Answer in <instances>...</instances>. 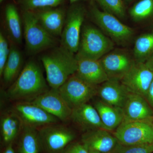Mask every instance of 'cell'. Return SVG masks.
Returning <instances> with one entry per match:
<instances>
[{"label": "cell", "instance_id": "1", "mask_svg": "<svg viewBox=\"0 0 153 153\" xmlns=\"http://www.w3.org/2000/svg\"><path fill=\"white\" fill-rule=\"evenodd\" d=\"M48 90L40 66L31 60L26 63L7 94L12 100L30 102Z\"/></svg>", "mask_w": 153, "mask_h": 153}, {"label": "cell", "instance_id": "2", "mask_svg": "<svg viewBox=\"0 0 153 153\" xmlns=\"http://www.w3.org/2000/svg\"><path fill=\"white\" fill-rule=\"evenodd\" d=\"M41 59L52 88L58 89L77 71L76 55L61 46L44 53Z\"/></svg>", "mask_w": 153, "mask_h": 153}, {"label": "cell", "instance_id": "3", "mask_svg": "<svg viewBox=\"0 0 153 153\" xmlns=\"http://www.w3.org/2000/svg\"><path fill=\"white\" fill-rule=\"evenodd\" d=\"M88 13L93 22L114 43L126 46L133 40V29L124 24L114 15L100 10L93 1L90 2Z\"/></svg>", "mask_w": 153, "mask_h": 153}, {"label": "cell", "instance_id": "4", "mask_svg": "<svg viewBox=\"0 0 153 153\" xmlns=\"http://www.w3.org/2000/svg\"><path fill=\"white\" fill-rule=\"evenodd\" d=\"M114 43L99 29L92 25L82 26L77 58L99 60L114 49Z\"/></svg>", "mask_w": 153, "mask_h": 153}, {"label": "cell", "instance_id": "5", "mask_svg": "<svg viewBox=\"0 0 153 153\" xmlns=\"http://www.w3.org/2000/svg\"><path fill=\"white\" fill-rule=\"evenodd\" d=\"M22 22L25 47L28 55H36L55 47V37L43 27L34 12L23 11Z\"/></svg>", "mask_w": 153, "mask_h": 153}, {"label": "cell", "instance_id": "6", "mask_svg": "<svg viewBox=\"0 0 153 153\" xmlns=\"http://www.w3.org/2000/svg\"><path fill=\"white\" fill-rule=\"evenodd\" d=\"M87 13V9L80 1L71 4L67 10L60 36V46L74 54L78 51L83 23Z\"/></svg>", "mask_w": 153, "mask_h": 153}, {"label": "cell", "instance_id": "7", "mask_svg": "<svg viewBox=\"0 0 153 153\" xmlns=\"http://www.w3.org/2000/svg\"><path fill=\"white\" fill-rule=\"evenodd\" d=\"M98 85L86 82L75 73L58 88L60 95L71 108L88 102L97 95Z\"/></svg>", "mask_w": 153, "mask_h": 153}, {"label": "cell", "instance_id": "8", "mask_svg": "<svg viewBox=\"0 0 153 153\" xmlns=\"http://www.w3.org/2000/svg\"><path fill=\"white\" fill-rule=\"evenodd\" d=\"M113 134L122 144H151L153 142V126L149 122L124 120Z\"/></svg>", "mask_w": 153, "mask_h": 153}, {"label": "cell", "instance_id": "9", "mask_svg": "<svg viewBox=\"0 0 153 153\" xmlns=\"http://www.w3.org/2000/svg\"><path fill=\"white\" fill-rule=\"evenodd\" d=\"M38 131L41 147L47 153L60 152L75 137L72 130L57 123L41 127Z\"/></svg>", "mask_w": 153, "mask_h": 153}, {"label": "cell", "instance_id": "10", "mask_svg": "<svg viewBox=\"0 0 153 153\" xmlns=\"http://www.w3.org/2000/svg\"><path fill=\"white\" fill-rule=\"evenodd\" d=\"M100 60L108 79L120 81L136 61L133 55L123 49H113Z\"/></svg>", "mask_w": 153, "mask_h": 153}, {"label": "cell", "instance_id": "11", "mask_svg": "<svg viewBox=\"0 0 153 153\" xmlns=\"http://www.w3.org/2000/svg\"><path fill=\"white\" fill-rule=\"evenodd\" d=\"M14 111L20 117L23 126L37 128L56 124L58 118L30 102H18L14 105Z\"/></svg>", "mask_w": 153, "mask_h": 153}, {"label": "cell", "instance_id": "12", "mask_svg": "<svg viewBox=\"0 0 153 153\" xmlns=\"http://www.w3.org/2000/svg\"><path fill=\"white\" fill-rule=\"evenodd\" d=\"M153 80L152 71L145 63L135 61L120 81L130 92L145 98Z\"/></svg>", "mask_w": 153, "mask_h": 153}, {"label": "cell", "instance_id": "13", "mask_svg": "<svg viewBox=\"0 0 153 153\" xmlns=\"http://www.w3.org/2000/svg\"><path fill=\"white\" fill-rule=\"evenodd\" d=\"M30 102L41 107L60 120L66 121L70 119L72 108L60 95L58 89L48 90Z\"/></svg>", "mask_w": 153, "mask_h": 153}, {"label": "cell", "instance_id": "14", "mask_svg": "<svg viewBox=\"0 0 153 153\" xmlns=\"http://www.w3.org/2000/svg\"><path fill=\"white\" fill-rule=\"evenodd\" d=\"M82 142L89 151L112 153L120 143L111 132L103 129L88 131L82 137Z\"/></svg>", "mask_w": 153, "mask_h": 153}, {"label": "cell", "instance_id": "15", "mask_svg": "<svg viewBox=\"0 0 153 153\" xmlns=\"http://www.w3.org/2000/svg\"><path fill=\"white\" fill-rule=\"evenodd\" d=\"M122 109L124 120L152 122L153 109L142 96L130 92Z\"/></svg>", "mask_w": 153, "mask_h": 153}, {"label": "cell", "instance_id": "16", "mask_svg": "<svg viewBox=\"0 0 153 153\" xmlns=\"http://www.w3.org/2000/svg\"><path fill=\"white\" fill-rule=\"evenodd\" d=\"M67 10L58 7L35 12L36 16L41 26L53 37L61 36L66 20Z\"/></svg>", "mask_w": 153, "mask_h": 153}, {"label": "cell", "instance_id": "17", "mask_svg": "<svg viewBox=\"0 0 153 153\" xmlns=\"http://www.w3.org/2000/svg\"><path fill=\"white\" fill-rule=\"evenodd\" d=\"M70 119L86 131L97 129L108 130L95 108L88 102L72 108Z\"/></svg>", "mask_w": 153, "mask_h": 153}, {"label": "cell", "instance_id": "18", "mask_svg": "<svg viewBox=\"0 0 153 153\" xmlns=\"http://www.w3.org/2000/svg\"><path fill=\"white\" fill-rule=\"evenodd\" d=\"M129 93L120 80L108 79L98 86L97 95L102 101L122 108Z\"/></svg>", "mask_w": 153, "mask_h": 153}, {"label": "cell", "instance_id": "19", "mask_svg": "<svg viewBox=\"0 0 153 153\" xmlns=\"http://www.w3.org/2000/svg\"><path fill=\"white\" fill-rule=\"evenodd\" d=\"M76 74L86 82L95 85H100L108 80L100 60L88 58H77Z\"/></svg>", "mask_w": 153, "mask_h": 153}, {"label": "cell", "instance_id": "20", "mask_svg": "<svg viewBox=\"0 0 153 153\" xmlns=\"http://www.w3.org/2000/svg\"><path fill=\"white\" fill-rule=\"evenodd\" d=\"M5 24L9 39L13 44L21 45L24 35L22 19L16 7L12 4H7L4 11Z\"/></svg>", "mask_w": 153, "mask_h": 153}, {"label": "cell", "instance_id": "21", "mask_svg": "<svg viewBox=\"0 0 153 153\" xmlns=\"http://www.w3.org/2000/svg\"><path fill=\"white\" fill-rule=\"evenodd\" d=\"M94 106L98 112L102 123L109 131L115 130L123 121L122 108L108 104L101 100L96 101Z\"/></svg>", "mask_w": 153, "mask_h": 153}, {"label": "cell", "instance_id": "22", "mask_svg": "<svg viewBox=\"0 0 153 153\" xmlns=\"http://www.w3.org/2000/svg\"><path fill=\"white\" fill-rule=\"evenodd\" d=\"M23 126L22 120L15 111L4 114L1 120V135L3 142L7 146L12 143Z\"/></svg>", "mask_w": 153, "mask_h": 153}, {"label": "cell", "instance_id": "23", "mask_svg": "<svg viewBox=\"0 0 153 153\" xmlns=\"http://www.w3.org/2000/svg\"><path fill=\"white\" fill-rule=\"evenodd\" d=\"M10 43V52L2 74L5 84H9L15 80L21 71L23 63V55L16 44Z\"/></svg>", "mask_w": 153, "mask_h": 153}, {"label": "cell", "instance_id": "24", "mask_svg": "<svg viewBox=\"0 0 153 153\" xmlns=\"http://www.w3.org/2000/svg\"><path fill=\"white\" fill-rule=\"evenodd\" d=\"M41 146L36 128L24 126L18 146L19 153H39Z\"/></svg>", "mask_w": 153, "mask_h": 153}, {"label": "cell", "instance_id": "25", "mask_svg": "<svg viewBox=\"0 0 153 153\" xmlns=\"http://www.w3.org/2000/svg\"><path fill=\"white\" fill-rule=\"evenodd\" d=\"M153 54V32L144 33L136 39L133 55L137 62L145 63Z\"/></svg>", "mask_w": 153, "mask_h": 153}, {"label": "cell", "instance_id": "26", "mask_svg": "<svg viewBox=\"0 0 153 153\" xmlns=\"http://www.w3.org/2000/svg\"><path fill=\"white\" fill-rule=\"evenodd\" d=\"M130 16L137 23H146L153 20V0H139L131 7Z\"/></svg>", "mask_w": 153, "mask_h": 153}, {"label": "cell", "instance_id": "27", "mask_svg": "<svg viewBox=\"0 0 153 153\" xmlns=\"http://www.w3.org/2000/svg\"><path fill=\"white\" fill-rule=\"evenodd\" d=\"M22 10L35 12L40 10L57 7L62 5L65 0H19Z\"/></svg>", "mask_w": 153, "mask_h": 153}, {"label": "cell", "instance_id": "28", "mask_svg": "<svg viewBox=\"0 0 153 153\" xmlns=\"http://www.w3.org/2000/svg\"><path fill=\"white\" fill-rule=\"evenodd\" d=\"M102 10L114 15L120 19H124L126 11L124 0H95Z\"/></svg>", "mask_w": 153, "mask_h": 153}, {"label": "cell", "instance_id": "29", "mask_svg": "<svg viewBox=\"0 0 153 153\" xmlns=\"http://www.w3.org/2000/svg\"><path fill=\"white\" fill-rule=\"evenodd\" d=\"M10 40L2 31L0 32V75L2 76L10 52Z\"/></svg>", "mask_w": 153, "mask_h": 153}, {"label": "cell", "instance_id": "30", "mask_svg": "<svg viewBox=\"0 0 153 153\" xmlns=\"http://www.w3.org/2000/svg\"><path fill=\"white\" fill-rule=\"evenodd\" d=\"M151 144L125 145L120 143L112 153H153Z\"/></svg>", "mask_w": 153, "mask_h": 153}, {"label": "cell", "instance_id": "31", "mask_svg": "<svg viewBox=\"0 0 153 153\" xmlns=\"http://www.w3.org/2000/svg\"><path fill=\"white\" fill-rule=\"evenodd\" d=\"M89 150L85 145L76 143L68 148L64 153H88Z\"/></svg>", "mask_w": 153, "mask_h": 153}, {"label": "cell", "instance_id": "32", "mask_svg": "<svg viewBox=\"0 0 153 153\" xmlns=\"http://www.w3.org/2000/svg\"><path fill=\"white\" fill-rule=\"evenodd\" d=\"M145 98L153 109V80L150 85Z\"/></svg>", "mask_w": 153, "mask_h": 153}, {"label": "cell", "instance_id": "33", "mask_svg": "<svg viewBox=\"0 0 153 153\" xmlns=\"http://www.w3.org/2000/svg\"><path fill=\"white\" fill-rule=\"evenodd\" d=\"M150 70L153 72V54L145 63Z\"/></svg>", "mask_w": 153, "mask_h": 153}, {"label": "cell", "instance_id": "34", "mask_svg": "<svg viewBox=\"0 0 153 153\" xmlns=\"http://www.w3.org/2000/svg\"><path fill=\"white\" fill-rule=\"evenodd\" d=\"M3 153H15L13 146H12V143L7 146V147L3 152Z\"/></svg>", "mask_w": 153, "mask_h": 153}, {"label": "cell", "instance_id": "35", "mask_svg": "<svg viewBox=\"0 0 153 153\" xmlns=\"http://www.w3.org/2000/svg\"><path fill=\"white\" fill-rule=\"evenodd\" d=\"M70 1V4H73V3L77 2L82 1H86V0H69Z\"/></svg>", "mask_w": 153, "mask_h": 153}, {"label": "cell", "instance_id": "36", "mask_svg": "<svg viewBox=\"0 0 153 153\" xmlns=\"http://www.w3.org/2000/svg\"><path fill=\"white\" fill-rule=\"evenodd\" d=\"M102 153L101 152H95V151H89V153Z\"/></svg>", "mask_w": 153, "mask_h": 153}, {"label": "cell", "instance_id": "37", "mask_svg": "<svg viewBox=\"0 0 153 153\" xmlns=\"http://www.w3.org/2000/svg\"><path fill=\"white\" fill-rule=\"evenodd\" d=\"M124 1L127 2H131L133 1L134 0H124Z\"/></svg>", "mask_w": 153, "mask_h": 153}, {"label": "cell", "instance_id": "38", "mask_svg": "<svg viewBox=\"0 0 153 153\" xmlns=\"http://www.w3.org/2000/svg\"><path fill=\"white\" fill-rule=\"evenodd\" d=\"M151 147H152V152H153V142L151 144Z\"/></svg>", "mask_w": 153, "mask_h": 153}, {"label": "cell", "instance_id": "39", "mask_svg": "<svg viewBox=\"0 0 153 153\" xmlns=\"http://www.w3.org/2000/svg\"><path fill=\"white\" fill-rule=\"evenodd\" d=\"M152 124L153 126V117H152Z\"/></svg>", "mask_w": 153, "mask_h": 153}, {"label": "cell", "instance_id": "40", "mask_svg": "<svg viewBox=\"0 0 153 153\" xmlns=\"http://www.w3.org/2000/svg\"><path fill=\"white\" fill-rule=\"evenodd\" d=\"M4 1V0H0V2L1 3L3 1Z\"/></svg>", "mask_w": 153, "mask_h": 153}]
</instances>
